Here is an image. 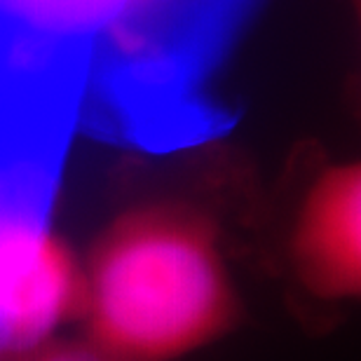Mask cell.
Here are the masks:
<instances>
[{"instance_id":"1","label":"cell","mask_w":361,"mask_h":361,"mask_svg":"<svg viewBox=\"0 0 361 361\" xmlns=\"http://www.w3.org/2000/svg\"><path fill=\"white\" fill-rule=\"evenodd\" d=\"M249 0H0V125L146 134L209 99Z\"/></svg>"},{"instance_id":"2","label":"cell","mask_w":361,"mask_h":361,"mask_svg":"<svg viewBox=\"0 0 361 361\" xmlns=\"http://www.w3.org/2000/svg\"><path fill=\"white\" fill-rule=\"evenodd\" d=\"M78 317L106 361H176L223 338L240 300L214 223L164 202L118 216L82 268Z\"/></svg>"},{"instance_id":"3","label":"cell","mask_w":361,"mask_h":361,"mask_svg":"<svg viewBox=\"0 0 361 361\" xmlns=\"http://www.w3.org/2000/svg\"><path fill=\"white\" fill-rule=\"evenodd\" d=\"M66 150L0 136V361H21L80 310L82 265L54 221Z\"/></svg>"},{"instance_id":"4","label":"cell","mask_w":361,"mask_h":361,"mask_svg":"<svg viewBox=\"0 0 361 361\" xmlns=\"http://www.w3.org/2000/svg\"><path fill=\"white\" fill-rule=\"evenodd\" d=\"M293 270L317 300L343 302L361 288V171H322L300 202L291 237Z\"/></svg>"},{"instance_id":"5","label":"cell","mask_w":361,"mask_h":361,"mask_svg":"<svg viewBox=\"0 0 361 361\" xmlns=\"http://www.w3.org/2000/svg\"><path fill=\"white\" fill-rule=\"evenodd\" d=\"M21 361H106L97 355L87 343H63V341H47L40 348L21 359Z\"/></svg>"}]
</instances>
